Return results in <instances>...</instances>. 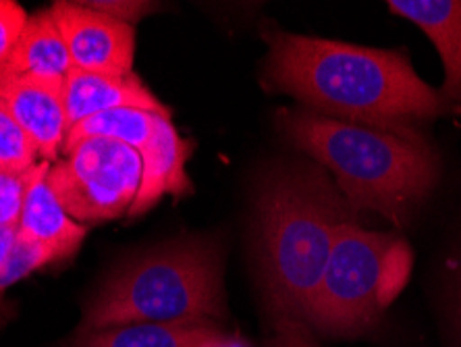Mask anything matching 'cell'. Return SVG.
Listing matches in <instances>:
<instances>
[{"mask_svg":"<svg viewBox=\"0 0 461 347\" xmlns=\"http://www.w3.org/2000/svg\"><path fill=\"white\" fill-rule=\"evenodd\" d=\"M262 33L268 44L264 79L310 113L420 133V123L456 111L443 92L420 79L408 54L300 36L276 25H267Z\"/></svg>","mask_w":461,"mask_h":347,"instance_id":"6da1fadb","label":"cell"},{"mask_svg":"<svg viewBox=\"0 0 461 347\" xmlns=\"http://www.w3.org/2000/svg\"><path fill=\"white\" fill-rule=\"evenodd\" d=\"M357 221L318 162H281L260 177L254 194V248L268 312L308 316L335 237Z\"/></svg>","mask_w":461,"mask_h":347,"instance_id":"7a4b0ae2","label":"cell"},{"mask_svg":"<svg viewBox=\"0 0 461 347\" xmlns=\"http://www.w3.org/2000/svg\"><path fill=\"white\" fill-rule=\"evenodd\" d=\"M279 127L297 150L335 175L356 215L370 210L405 224L438 181V156L420 133L348 123L306 108L279 113Z\"/></svg>","mask_w":461,"mask_h":347,"instance_id":"3957f363","label":"cell"},{"mask_svg":"<svg viewBox=\"0 0 461 347\" xmlns=\"http://www.w3.org/2000/svg\"><path fill=\"white\" fill-rule=\"evenodd\" d=\"M227 316L222 248L210 237L162 243L106 279L79 331L114 324H219Z\"/></svg>","mask_w":461,"mask_h":347,"instance_id":"277c9868","label":"cell"},{"mask_svg":"<svg viewBox=\"0 0 461 347\" xmlns=\"http://www.w3.org/2000/svg\"><path fill=\"white\" fill-rule=\"evenodd\" d=\"M395 235L345 223L335 237L308 326L318 335L356 339L378 323L381 262Z\"/></svg>","mask_w":461,"mask_h":347,"instance_id":"5b68a950","label":"cell"},{"mask_svg":"<svg viewBox=\"0 0 461 347\" xmlns=\"http://www.w3.org/2000/svg\"><path fill=\"white\" fill-rule=\"evenodd\" d=\"M49 183L73 221L121 219L140 192L141 156L114 140H84L52 162Z\"/></svg>","mask_w":461,"mask_h":347,"instance_id":"8992f818","label":"cell"},{"mask_svg":"<svg viewBox=\"0 0 461 347\" xmlns=\"http://www.w3.org/2000/svg\"><path fill=\"white\" fill-rule=\"evenodd\" d=\"M50 13L69 50L71 69L133 73L135 27L106 17L84 3H54Z\"/></svg>","mask_w":461,"mask_h":347,"instance_id":"52a82bcc","label":"cell"},{"mask_svg":"<svg viewBox=\"0 0 461 347\" xmlns=\"http://www.w3.org/2000/svg\"><path fill=\"white\" fill-rule=\"evenodd\" d=\"M0 102L30 138L38 159L59 160L69 132L65 113V81L0 73Z\"/></svg>","mask_w":461,"mask_h":347,"instance_id":"ba28073f","label":"cell"},{"mask_svg":"<svg viewBox=\"0 0 461 347\" xmlns=\"http://www.w3.org/2000/svg\"><path fill=\"white\" fill-rule=\"evenodd\" d=\"M194 152V142L181 138L171 114H158L152 138L141 148L140 192L129 208V216H141L160 202L162 196L181 198L192 192L185 162Z\"/></svg>","mask_w":461,"mask_h":347,"instance_id":"9c48e42d","label":"cell"},{"mask_svg":"<svg viewBox=\"0 0 461 347\" xmlns=\"http://www.w3.org/2000/svg\"><path fill=\"white\" fill-rule=\"evenodd\" d=\"M114 108H140V111L171 114L135 73L108 75L71 69L65 79L67 127L77 125L92 114Z\"/></svg>","mask_w":461,"mask_h":347,"instance_id":"30bf717a","label":"cell"},{"mask_svg":"<svg viewBox=\"0 0 461 347\" xmlns=\"http://www.w3.org/2000/svg\"><path fill=\"white\" fill-rule=\"evenodd\" d=\"M50 165L52 162L49 160H40L33 169L17 233L36 243H42L57 256V260H65V258L76 254L84 243L86 227L73 221L67 215L63 204L54 196L49 183Z\"/></svg>","mask_w":461,"mask_h":347,"instance_id":"8fae6325","label":"cell"},{"mask_svg":"<svg viewBox=\"0 0 461 347\" xmlns=\"http://www.w3.org/2000/svg\"><path fill=\"white\" fill-rule=\"evenodd\" d=\"M389 9L410 19L432 40L445 65L440 92L461 102V0H389Z\"/></svg>","mask_w":461,"mask_h":347,"instance_id":"7c38bea8","label":"cell"},{"mask_svg":"<svg viewBox=\"0 0 461 347\" xmlns=\"http://www.w3.org/2000/svg\"><path fill=\"white\" fill-rule=\"evenodd\" d=\"M71 71V59L50 9L27 19L9 59L0 65V73L32 75L42 79L65 81Z\"/></svg>","mask_w":461,"mask_h":347,"instance_id":"4fadbf2b","label":"cell"},{"mask_svg":"<svg viewBox=\"0 0 461 347\" xmlns=\"http://www.w3.org/2000/svg\"><path fill=\"white\" fill-rule=\"evenodd\" d=\"M219 324L131 323L77 331L67 347H198Z\"/></svg>","mask_w":461,"mask_h":347,"instance_id":"5bb4252c","label":"cell"},{"mask_svg":"<svg viewBox=\"0 0 461 347\" xmlns=\"http://www.w3.org/2000/svg\"><path fill=\"white\" fill-rule=\"evenodd\" d=\"M156 117H158L156 113L140 111V108H114V111L92 114L67 132L63 152L84 140H114L141 152L146 142L152 138Z\"/></svg>","mask_w":461,"mask_h":347,"instance_id":"9a60e30c","label":"cell"},{"mask_svg":"<svg viewBox=\"0 0 461 347\" xmlns=\"http://www.w3.org/2000/svg\"><path fill=\"white\" fill-rule=\"evenodd\" d=\"M52 262L59 260L49 248L17 233L9 256H6L5 262L0 264V299H3L11 285L19 283L27 275L36 273L38 269H42L46 264Z\"/></svg>","mask_w":461,"mask_h":347,"instance_id":"2e32d148","label":"cell"},{"mask_svg":"<svg viewBox=\"0 0 461 347\" xmlns=\"http://www.w3.org/2000/svg\"><path fill=\"white\" fill-rule=\"evenodd\" d=\"M411 269L413 251L410 243L402 240V237H393L384 250L381 262V288H378V304H381V310L389 308L395 302V297L402 294V289L410 279Z\"/></svg>","mask_w":461,"mask_h":347,"instance_id":"e0dca14e","label":"cell"},{"mask_svg":"<svg viewBox=\"0 0 461 347\" xmlns=\"http://www.w3.org/2000/svg\"><path fill=\"white\" fill-rule=\"evenodd\" d=\"M38 162L36 148L0 102V171L22 173L36 167Z\"/></svg>","mask_w":461,"mask_h":347,"instance_id":"ac0fdd59","label":"cell"},{"mask_svg":"<svg viewBox=\"0 0 461 347\" xmlns=\"http://www.w3.org/2000/svg\"><path fill=\"white\" fill-rule=\"evenodd\" d=\"M33 169L15 173V171H0V229L17 231L22 221L23 202L27 187H30Z\"/></svg>","mask_w":461,"mask_h":347,"instance_id":"d6986e66","label":"cell"},{"mask_svg":"<svg viewBox=\"0 0 461 347\" xmlns=\"http://www.w3.org/2000/svg\"><path fill=\"white\" fill-rule=\"evenodd\" d=\"M268 315L270 326L264 347H321L314 337V331L300 318L276 315V312H268Z\"/></svg>","mask_w":461,"mask_h":347,"instance_id":"ffe728a7","label":"cell"},{"mask_svg":"<svg viewBox=\"0 0 461 347\" xmlns=\"http://www.w3.org/2000/svg\"><path fill=\"white\" fill-rule=\"evenodd\" d=\"M27 13L19 3L0 0V65L9 59L27 25Z\"/></svg>","mask_w":461,"mask_h":347,"instance_id":"44dd1931","label":"cell"},{"mask_svg":"<svg viewBox=\"0 0 461 347\" xmlns=\"http://www.w3.org/2000/svg\"><path fill=\"white\" fill-rule=\"evenodd\" d=\"M90 9L103 13L106 17L117 19V22H123L129 25H135L141 17L150 15L156 11L154 3H131V0H114V3H108V0H96V3H84Z\"/></svg>","mask_w":461,"mask_h":347,"instance_id":"7402d4cb","label":"cell"},{"mask_svg":"<svg viewBox=\"0 0 461 347\" xmlns=\"http://www.w3.org/2000/svg\"><path fill=\"white\" fill-rule=\"evenodd\" d=\"M198 347H252L248 342H243L241 337L237 335H229V333H225L221 329H214L210 335L202 342Z\"/></svg>","mask_w":461,"mask_h":347,"instance_id":"603a6c76","label":"cell"},{"mask_svg":"<svg viewBox=\"0 0 461 347\" xmlns=\"http://www.w3.org/2000/svg\"><path fill=\"white\" fill-rule=\"evenodd\" d=\"M15 237H17V231H3V229H0V264H3L5 258L9 256L13 243H15Z\"/></svg>","mask_w":461,"mask_h":347,"instance_id":"cb8c5ba5","label":"cell"},{"mask_svg":"<svg viewBox=\"0 0 461 347\" xmlns=\"http://www.w3.org/2000/svg\"><path fill=\"white\" fill-rule=\"evenodd\" d=\"M457 310H459V324H461V279H459V304H457Z\"/></svg>","mask_w":461,"mask_h":347,"instance_id":"d4e9b609","label":"cell"}]
</instances>
